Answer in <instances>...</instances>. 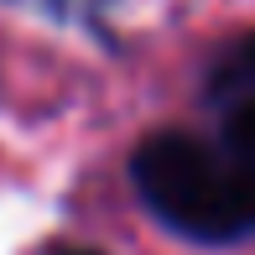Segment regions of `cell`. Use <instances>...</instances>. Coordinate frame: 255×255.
<instances>
[{"label":"cell","instance_id":"6da1fadb","mask_svg":"<svg viewBox=\"0 0 255 255\" xmlns=\"http://www.w3.org/2000/svg\"><path fill=\"white\" fill-rule=\"evenodd\" d=\"M130 177L161 224L198 245H229L255 235V161L224 135L203 141L161 130L130 156Z\"/></svg>","mask_w":255,"mask_h":255},{"label":"cell","instance_id":"7a4b0ae2","mask_svg":"<svg viewBox=\"0 0 255 255\" xmlns=\"http://www.w3.org/2000/svg\"><path fill=\"white\" fill-rule=\"evenodd\" d=\"M224 110V141L255 161V84H214Z\"/></svg>","mask_w":255,"mask_h":255},{"label":"cell","instance_id":"3957f363","mask_svg":"<svg viewBox=\"0 0 255 255\" xmlns=\"http://www.w3.org/2000/svg\"><path fill=\"white\" fill-rule=\"evenodd\" d=\"M214 84H255V31H250V37L224 57V68H219Z\"/></svg>","mask_w":255,"mask_h":255},{"label":"cell","instance_id":"277c9868","mask_svg":"<svg viewBox=\"0 0 255 255\" xmlns=\"http://www.w3.org/2000/svg\"><path fill=\"white\" fill-rule=\"evenodd\" d=\"M52 255H94V250H52Z\"/></svg>","mask_w":255,"mask_h":255},{"label":"cell","instance_id":"5b68a950","mask_svg":"<svg viewBox=\"0 0 255 255\" xmlns=\"http://www.w3.org/2000/svg\"><path fill=\"white\" fill-rule=\"evenodd\" d=\"M52 5H89V0H52Z\"/></svg>","mask_w":255,"mask_h":255}]
</instances>
